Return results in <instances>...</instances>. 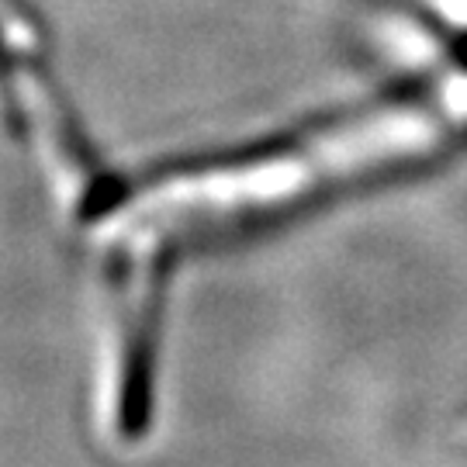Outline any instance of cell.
Listing matches in <instances>:
<instances>
[]
</instances>
